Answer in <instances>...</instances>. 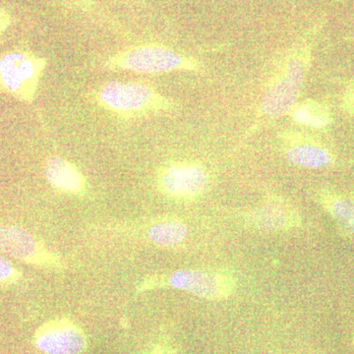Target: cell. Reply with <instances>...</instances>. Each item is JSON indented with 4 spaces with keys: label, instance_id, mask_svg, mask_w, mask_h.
Segmentation results:
<instances>
[{
    "label": "cell",
    "instance_id": "obj_3",
    "mask_svg": "<svg viewBox=\"0 0 354 354\" xmlns=\"http://www.w3.org/2000/svg\"><path fill=\"white\" fill-rule=\"evenodd\" d=\"M109 71H127L143 75L200 72L203 65L196 58L158 44H140L118 50L102 60Z\"/></svg>",
    "mask_w": 354,
    "mask_h": 354
},
{
    "label": "cell",
    "instance_id": "obj_8",
    "mask_svg": "<svg viewBox=\"0 0 354 354\" xmlns=\"http://www.w3.org/2000/svg\"><path fill=\"white\" fill-rule=\"evenodd\" d=\"M169 285L207 299L227 298L234 288V281L230 277L199 270H181L174 272L169 278Z\"/></svg>",
    "mask_w": 354,
    "mask_h": 354
},
{
    "label": "cell",
    "instance_id": "obj_13",
    "mask_svg": "<svg viewBox=\"0 0 354 354\" xmlns=\"http://www.w3.org/2000/svg\"><path fill=\"white\" fill-rule=\"evenodd\" d=\"M321 200L326 209L342 227L354 234V201L349 198L324 192Z\"/></svg>",
    "mask_w": 354,
    "mask_h": 354
},
{
    "label": "cell",
    "instance_id": "obj_9",
    "mask_svg": "<svg viewBox=\"0 0 354 354\" xmlns=\"http://www.w3.org/2000/svg\"><path fill=\"white\" fill-rule=\"evenodd\" d=\"M286 157L291 164L305 169H321L332 164V153L313 137L297 131L281 132Z\"/></svg>",
    "mask_w": 354,
    "mask_h": 354
},
{
    "label": "cell",
    "instance_id": "obj_6",
    "mask_svg": "<svg viewBox=\"0 0 354 354\" xmlns=\"http://www.w3.org/2000/svg\"><path fill=\"white\" fill-rule=\"evenodd\" d=\"M35 344L46 354H80L87 348L82 329L65 318L53 319L39 328Z\"/></svg>",
    "mask_w": 354,
    "mask_h": 354
},
{
    "label": "cell",
    "instance_id": "obj_17",
    "mask_svg": "<svg viewBox=\"0 0 354 354\" xmlns=\"http://www.w3.org/2000/svg\"><path fill=\"white\" fill-rule=\"evenodd\" d=\"M53 1L69 8L84 9V10L93 6L92 0H53Z\"/></svg>",
    "mask_w": 354,
    "mask_h": 354
},
{
    "label": "cell",
    "instance_id": "obj_12",
    "mask_svg": "<svg viewBox=\"0 0 354 354\" xmlns=\"http://www.w3.org/2000/svg\"><path fill=\"white\" fill-rule=\"evenodd\" d=\"M252 220L256 225L265 230H283L285 227H290L293 216L286 205L272 202L268 203L265 206L258 209L254 213Z\"/></svg>",
    "mask_w": 354,
    "mask_h": 354
},
{
    "label": "cell",
    "instance_id": "obj_18",
    "mask_svg": "<svg viewBox=\"0 0 354 354\" xmlns=\"http://www.w3.org/2000/svg\"><path fill=\"white\" fill-rule=\"evenodd\" d=\"M11 25V15L4 7L0 6V37L4 34Z\"/></svg>",
    "mask_w": 354,
    "mask_h": 354
},
{
    "label": "cell",
    "instance_id": "obj_11",
    "mask_svg": "<svg viewBox=\"0 0 354 354\" xmlns=\"http://www.w3.org/2000/svg\"><path fill=\"white\" fill-rule=\"evenodd\" d=\"M290 114L297 124L313 129H323L329 127L333 121L330 109L323 102L315 100L297 102Z\"/></svg>",
    "mask_w": 354,
    "mask_h": 354
},
{
    "label": "cell",
    "instance_id": "obj_5",
    "mask_svg": "<svg viewBox=\"0 0 354 354\" xmlns=\"http://www.w3.org/2000/svg\"><path fill=\"white\" fill-rule=\"evenodd\" d=\"M157 183L165 196L188 201L201 196L208 189L209 176L196 162H172L158 171Z\"/></svg>",
    "mask_w": 354,
    "mask_h": 354
},
{
    "label": "cell",
    "instance_id": "obj_16",
    "mask_svg": "<svg viewBox=\"0 0 354 354\" xmlns=\"http://www.w3.org/2000/svg\"><path fill=\"white\" fill-rule=\"evenodd\" d=\"M342 109L344 113L354 116V83L348 86L342 95Z\"/></svg>",
    "mask_w": 354,
    "mask_h": 354
},
{
    "label": "cell",
    "instance_id": "obj_10",
    "mask_svg": "<svg viewBox=\"0 0 354 354\" xmlns=\"http://www.w3.org/2000/svg\"><path fill=\"white\" fill-rule=\"evenodd\" d=\"M46 180L53 189L72 196H82L88 191V181L78 167L66 158L53 157L44 165Z\"/></svg>",
    "mask_w": 354,
    "mask_h": 354
},
{
    "label": "cell",
    "instance_id": "obj_1",
    "mask_svg": "<svg viewBox=\"0 0 354 354\" xmlns=\"http://www.w3.org/2000/svg\"><path fill=\"white\" fill-rule=\"evenodd\" d=\"M88 99L121 121H135L174 113L178 108L171 97L142 81H109L88 93Z\"/></svg>",
    "mask_w": 354,
    "mask_h": 354
},
{
    "label": "cell",
    "instance_id": "obj_7",
    "mask_svg": "<svg viewBox=\"0 0 354 354\" xmlns=\"http://www.w3.org/2000/svg\"><path fill=\"white\" fill-rule=\"evenodd\" d=\"M0 251L28 264L51 268L62 266L30 232L15 225L0 227Z\"/></svg>",
    "mask_w": 354,
    "mask_h": 354
},
{
    "label": "cell",
    "instance_id": "obj_2",
    "mask_svg": "<svg viewBox=\"0 0 354 354\" xmlns=\"http://www.w3.org/2000/svg\"><path fill=\"white\" fill-rule=\"evenodd\" d=\"M311 62V48L307 43L300 44L283 58L268 82L253 127L247 134L291 113L297 104Z\"/></svg>",
    "mask_w": 354,
    "mask_h": 354
},
{
    "label": "cell",
    "instance_id": "obj_4",
    "mask_svg": "<svg viewBox=\"0 0 354 354\" xmlns=\"http://www.w3.org/2000/svg\"><path fill=\"white\" fill-rule=\"evenodd\" d=\"M48 59L29 50H14L0 55V92L18 101L32 104L36 99Z\"/></svg>",
    "mask_w": 354,
    "mask_h": 354
},
{
    "label": "cell",
    "instance_id": "obj_19",
    "mask_svg": "<svg viewBox=\"0 0 354 354\" xmlns=\"http://www.w3.org/2000/svg\"><path fill=\"white\" fill-rule=\"evenodd\" d=\"M152 354H169V353H165V351H153V353Z\"/></svg>",
    "mask_w": 354,
    "mask_h": 354
},
{
    "label": "cell",
    "instance_id": "obj_15",
    "mask_svg": "<svg viewBox=\"0 0 354 354\" xmlns=\"http://www.w3.org/2000/svg\"><path fill=\"white\" fill-rule=\"evenodd\" d=\"M20 272L8 262L6 258L0 256V283H14L20 278Z\"/></svg>",
    "mask_w": 354,
    "mask_h": 354
},
{
    "label": "cell",
    "instance_id": "obj_14",
    "mask_svg": "<svg viewBox=\"0 0 354 354\" xmlns=\"http://www.w3.org/2000/svg\"><path fill=\"white\" fill-rule=\"evenodd\" d=\"M187 236V227L179 221H165L153 225L149 232L153 243L164 247H174L183 243Z\"/></svg>",
    "mask_w": 354,
    "mask_h": 354
}]
</instances>
